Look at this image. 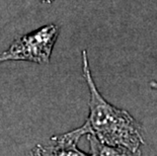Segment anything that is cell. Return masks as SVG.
<instances>
[{
  "label": "cell",
  "instance_id": "1",
  "mask_svg": "<svg viewBox=\"0 0 157 156\" xmlns=\"http://www.w3.org/2000/svg\"><path fill=\"white\" fill-rule=\"evenodd\" d=\"M82 70L90 92L86 122L91 133L102 143L120 149L127 155L139 153L144 144L142 126L127 111L113 107L102 97L93 81L85 50L82 51Z\"/></svg>",
  "mask_w": 157,
  "mask_h": 156
},
{
  "label": "cell",
  "instance_id": "2",
  "mask_svg": "<svg viewBox=\"0 0 157 156\" xmlns=\"http://www.w3.org/2000/svg\"><path fill=\"white\" fill-rule=\"evenodd\" d=\"M59 32L58 25L50 24L14 40L9 48L0 54V64L7 61L49 64Z\"/></svg>",
  "mask_w": 157,
  "mask_h": 156
},
{
  "label": "cell",
  "instance_id": "3",
  "mask_svg": "<svg viewBox=\"0 0 157 156\" xmlns=\"http://www.w3.org/2000/svg\"><path fill=\"white\" fill-rule=\"evenodd\" d=\"M88 133H91L89 124L85 122L81 127L63 135L51 138V144L38 145L32 151L33 155H86L77 148L79 139Z\"/></svg>",
  "mask_w": 157,
  "mask_h": 156
},
{
  "label": "cell",
  "instance_id": "4",
  "mask_svg": "<svg viewBox=\"0 0 157 156\" xmlns=\"http://www.w3.org/2000/svg\"><path fill=\"white\" fill-rule=\"evenodd\" d=\"M87 140L89 141L90 149L89 154L91 155H127L125 152L117 149L112 146H109L105 143H102L95 137L92 133H88Z\"/></svg>",
  "mask_w": 157,
  "mask_h": 156
},
{
  "label": "cell",
  "instance_id": "5",
  "mask_svg": "<svg viewBox=\"0 0 157 156\" xmlns=\"http://www.w3.org/2000/svg\"><path fill=\"white\" fill-rule=\"evenodd\" d=\"M40 1L43 3H52L53 1H55V0H40Z\"/></svg>",
  "mask_w": 157,
  "mask_h": 156
},
{
  "label": "cell",
  "instance_id": "6",
  "mask_svg": "<svg viewBox=\"0 0 157 156\" xmlns=\"http://www.w3.org/2000/svg\"><path fill=\"white\" fill-rule=\"evenodd\" d=\"M0 105H1V98H0Z\"/></svg>",
  "mask_w": 157,
  "mask_h": 156
}]
</instances>
